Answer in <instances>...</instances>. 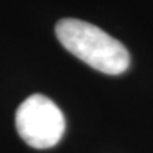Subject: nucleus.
<instances>
[{
  "mask_svg": "<svg viewBox=\"0 0 153 153\" xmlns=\"http://www.w3.org/2000/svg\"><path fill=\"white\" fill-rule=\"evenodd\" d=\"M16 129L28 146L48 149L61 140L65 131V119L51 99L34 94L17 108Z\"/></svg>",
  "mask_w": 153,
  "mask_h": 153,
  "instance_id": "obj_2",
  "label": "nucleus"
},
{
  "mask_svg": "<svg viewBox=\"0 0 153 153\" xmlns=\"http://www.w3.org/2000/svg\"><path fill=\"white\" fill-rule=\"evenodd\" d=\"M61 45L94 70L119 75L129 68L131 57L123 44L91 23L62 19L55 26Z\"/></svg>",
  "mask_w": 153,
  "mask_h": 153,
  "instance_id": "obj_1",
  "label": "nucleus"
}]
</instances>
